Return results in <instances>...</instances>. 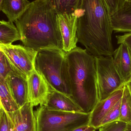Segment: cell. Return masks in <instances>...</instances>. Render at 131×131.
<instances>
[{
	"label": "cell",
	"instance_id": "6da1fadb",
	"mask_svg": "<svg viewBox=\"0 0 131 131\" xmlns=\"http://www.w3.org/2000/svg\"><path fill=\"white\" fill-rule=\"evenodd\" d=\"M78 18V42L94 56H112L113 31L105 0H80L74 12Z\"/></svg>",
	"mask_w": 131,
	"mask_h": 131
},
{
	"label": "cell",
	"instance_id": "7a4b0ae2",
	"mask_svg": "<svg viewBox=\"0 0 131 131\" xmlns=\"http://www.w3.org/2000/svg\"><path fill=\"white\" fill-rule=\"evenodd\" d=\"M57 14L48 0L30 2L15 22L24 46L38 51L47 49L63 50Z\"/></svg>",
	"mask_w": 131,
	"mask_h": 131
},
{
	"label": "cell",
	"instance_id": "3957f363",
	"mask_svg": "<svg viewBox=\"0 0 131 131\" xmlns=\"http://www.w3.org/2000/svg\"><path fill=\"white\" fill-rule=\"evenodd\" d=\"M71 98L85 113H91L99 102L94 56L76 47L66 53Z\"/></svg>",
	"mask_w": 131,
	"mask_h": 131
},
{
	"label": "cell",
	"instance_id": "277c9868",
	"mask_svg": "<svg viewBox=\"0 0 131 131\" xmlns=\"http://www.w3.org/2000/svg\"><path fill=\"white\" fill-rule=\"evenodd\" d=\"M66 53L58 49L40 50L36 56L35 68L52 89L71 97Z\"/></svg>",
	"mask_w": 131,
	"mask_h": 131
},
{
	"label": "cell",
	"instance_id": "5b68a950",
	"mask_svg": "<svg viewBox=\"0 0 131 131\" xmlns=\"http://www.w3.org/2000/svg\"><path fill=\"white\" fill-rule=\"evenodd\" d=\"M35 131H71L88 125L91 113L69 112L48 109L40 105L34 111Z\"/></svg>",
	"mask_w": 131,
	"mask_h": 131
},
{
	"label": "cell",
	"instance_id": "8992f818",
	"mask_svg": "<svg viewBox=\"0 0 131 131\" xmlns=\"http://www.w3.org/2000/svg\"><path fill=\"white\" fill-rule=\"evenodd\" d=\"M99 101L124 87L125 83L118 72L112 56L95 57Z\"/></svg>",
	"mask_w": 131,
	"mask_h": 131
},
{
	"label": "cell",
	"instance_id": "52a82bcc",
	"mask_svg": "<svg viewBox=\"0 0 131 131\" xmlns=\"http://www.w3.org/2000/svg\"><path fill=\"white\" fill-rule=\"evenodd\" d=\"M0 50L7 58L12 70L27 79L35 69L38 51L20 45L0 44Z\"/></svg>",
	"mask_w": 131,
	"mask_h": 131
},
{
	"label": "cell",
	"instance_id": "ba28073f",
	"mask_svg": "<svg viewBox=\"0 0 131 131\" xmlns=\"http://www.w3.org/2000/svg\"><path fill=\"white\" fill-rule=\"evenodd\" d=\"M57 20L62 38L63 50L68 53L77 47V16L74 12L57 13Z\"/></svg>",
	"mask_w": 131,
	"mask_h": 131
},
{
	"label": "cell",
	"instance_id": "9c48e42d",
	"mask_svg": "<svg viewBox=\"0 0 131 131\" xmlns=\"http://www.w3.org/2000/svg\"><path fill=\"white\" fill-rule=\"evenodd\" d=\"M27 80L30 102L34 107L45 105L52 89L45 79L35 69Z\"/></svg>",
	"mask_w": 131,
	"mask_h": 131
},
{
	"label": "cell",
	"instance_id": "30bf717a",
	"mask_svg": "<svg viewBox=\"0 0 131 131\" xmlns=\"http://www.w3.org/2000/svg\"><path fill=\"white\" fill-rule=\"evenodd\" d=\"M33 108L32 104L28 102L18 110L8 112L13 122V131L36 130V122Z\"/></svg>",
	"mask_w": 131,
	"mask_h": 131
},
{
	"label": "cell",
	"instance_id": "8fae6325",
	"mask_svg": "<svg viewBox=\"0 0 131 131\" xmlns=\"http://www.w3.org/2000/svg\"><path fill=\"white\" fill-rule=\"evenodd\" d=\"M5 80L12 97L20 107L30 102L27 79L12 71Z\"/></svg>",
	"mask_w": 131,
	"mask_h": 131
},
{
	"label": "cell",
	"instance_id": "7c38bea8",
	"mask_svg": "<svg viewBox=\"0 0 131 131\" xmlns=\"http://www.w3.org/2000/svg\"><path fill=\"white\" fill-rule=\"evenodd\" d=\"M123 88L117 90L106 99L99 102L91 113L89 124L99 129L107 113L122 97Z\"/></svg>",
	"mask_w": 131,
	"mask_h": 131
},
{
	"label": "cell",
	"instance_id": "4fadbf2b",
	"mask_svg": "<svg viewBox=\"0 0 131 131\" xmlns=\"http://www.w3.org/2000/svg\"><path fill=\"white\" fill-rule=\"evenodd\" d=\"M112 57L115 66L125 83L131 79V53L127 45L124 43L114 50Z\"/></svg>",
	"mask_w": 131,
	"mask_h": 131
},
{
	"label": "cell",
	"instance_id": "5bb4252c",
	"mask_svg": "<svg viewBox=\"0 0 131 131\" xmlns=\"http://www.w3.org/2000/svg\"><path fill=\"white\" fill-rule=\"evenodd\" d=\"M44 105L48 109L54 111L83 112L82 108L70 97L53 89Z\"/></svg>",
	"mask_w": 131,
	"mask_h": 131
},
{
	"label": "cell",
	"instance_id": "9a60e30c",
	"mask_svg": "<svg viewBox=\"0 0 131 131\" xmlns=\"http://www.w3.org/2000/svg\"><path fill=\"white\" fill-rule=\"evenodd\" d=\"M113 31L131 33V1H125L123 7L111 16Z\"/></svg>",
	"mask_w": 131,
	"mask_h": 131
},
{
	"label": "cell",
	"instance_id": "2e32d148",
	"mask_svg": "<svg viewBox=\"0 0 131 131\" xmlns=\"http://www.w3.org/2000/svg\"><path fill=\"white\" fill-rule=\"evenodd\" d=\"M30 3L28 0H3L1 11L8 21L13 23L25 11Z\"/></svg>",
	"mask_w": 131,
	"mask_h": 131
},
{
	"label": "cell",
	"instance_id": "e0dca14e",
	"mask_svg": "<svg viewBox=\"0 0 131 131\" xmlns=\"http://www.w3.org/2000/svg\"><path fill=\"white\" fill-rule=\"evenodd\" d=\"M0 24V44H12L17 41L20 40V33L13 22L2 20Z\"/></svg>",
	"mask_w": 131,
	"mask_h": 131
},
{
	"label": "cell",
	"instance_id": "ac0fdd59",
	"mask_svg": "<svg viewBox=\"0 0 131 131\" xmlns=\"http://www.w3.org/2000/svg\"><path fill=\"white\" fill-rule=\"evenodd\" d=\"M0 99L6 111L12 112L20 108L12 97L5 79L0 76Z\"/></svg>",
	"mask_w": 131,
	"mask_h": 131
},
{
	"label": "cell",
	"instance_id": "d6986e66",
	"mask_svg": "<svg viewBox=\"0 0 131 131\" xmlns=\"http://www.w3.org/2000/svg\"><path fill=\"white\" fill-rule=\"evenodd\" d=\"M118 121L131 125V96L128 87L125 84L123 88L121 113Z\"/></svg>",
	"mask_w": 131,
	"mask_h": 131
},
{
	"label": "cell",
	"instance_id": "ffe728a7",
	"mask_svg": "<svg viewBox=\"0 0 131 131\" xmlns=\"http://www.w3.org/2000/svg\"><path fill=\"white\" fill-rule=\"evenodd\" d=\"M57 13H72L76 10L80 0H48Z\"/></svg>",
	"mask_w": 131,
	"mask_h": 131
},
{
	"label": "cell",
	"instance_id": "44dd1931",
	"mask_svg": "<svg viewBox=\"0 0 131 131\" xmlns=\"http://www.w3.org/2000/svg\"><path fill=\"white\" fill-rule=\"evenodd\" d=\"M121 100L122 98L110 110L102 121L101 126L113 122L118 121L121 113Z\"/></svg>",
	"mask_w": 131,
	"mask_h": 131
},
{
	"label": "cell",
	"instance_id": "7402d4cb",
	"mask_svg": "<svg viewBox=\"0 0 131 131\" xmlns=\"http://www.w3.org/2000/svg\"><path fill=\"white\" fill-rule=\"evenodd\" d=\"M13 122L8 112L0 108V131H13Z\"/></svg>",
	"mask_w": 131,
	"mask_h": 131
},
{
	"label": "cell",
	"instance_id": "603a6c76",
	"mask_svg": "<svg viewBox=\"0 0 131 131\" xmlns=\"http://www.w3.org/2000/svg\"><path fill=\"white\" fill-rule=\"evenodd\" d=\"M128 124L120 121H116L101 126L99 131H125Z\"/></svg>",
	"mask_w": 131,
	"mask_h": 131
},
{
	"label": "cell",
	"instance_id": "cb8c5ba5",
	"mask_svg": "<svg viewBox=\"0 0 131 131\" xmlns=\"http://www.w3.org/2000/svg\"><path fill=\"white\" fill-rule=\"evenodd\" d=\"M12 71L7 58L2 52L0 55V76L5 79L7 75Z\"/></svg>",
	"mask_w": 131,
	"mask_h": 131
},
{
	"label": "cell",
	"instance_id": "d4e9b609",
	"mask_svg": "<svg viewBox=\"0 0 131 131\" xmlns=\"http://www.w3.org/2000/svg\"><path fill=\"white\" fill-rule=\"evenodd\" d=\"M126 0H105L110 15L121 9Z\"/></svg>",
	"mask_w": 131,
	"mask_h": 131
},
{
	"label": "cell",
	"instance_id": "484cf974",
	"mask_svg": "<svg viewBox=\"0 0 131 131\" xmlns=\"http://www.w3.org/2000/svg\"><path fill=\"white\" fill-rule=\"evenodd\" d=\"M118 44L124 43L127 45L131 53V33H125L123 35L116 37Z\"/></svg>",
	"mask_w": 131,
	"mask_h": 131
},
{
	"label": "cell",
	"instance_id": "4316f807",
	"mask_svg": "<svg viewBox=\"0 0 131 131\" xmlns=\"http://www.w3.org/2000/svg\"><path fill=\"white\" fill-rule=\"evenodd\" d=\"M97 129L94 127L88 124L80 126L71 131H95Z\"/></svg>",
	"mask_w": 131,
	"mask_h": 131
},
{
	"label": "cell",
	"instance_id": "83f0119b",
	"mask_svg": "<svg viewBox=\"0 0 131 131\" xmlns=\"http://www.w3.org/2000/svg\"><path fill=\"white\" fill-rule=\"evenodd\" d=\"M125 84L127 85V86L128 87V89H129V91H130V94L131 96V79L127 82L125 83Z\"/></svg>",
	"mask_w": 131,
	"mask_h": 131
},
{
	"label": "cell",
	"instance_id": "f1b7e54d",
	"mask_svg": "<svg viewBox=\"0 0 131 131\" xmlns=\"http://www.w3.org/2000/svg\"><path fill=\"white\" fill-rule=\"evenodd\" d=\"M125 131H131V125H128L127 128Z\"/></svg>",
	"mask_w": 131,
	"mask_h": 131
},
{
	"label": "cell",
	"instance_id": "f546056e",
	"mask_svg": "<svg viewBox=\"0 0 131 131\" xmlns=\"http://www.w3.org/2000/svg\"><path fill=\"white\" fill-rule=\"evenodd\" d=\"M4 108L3 104H2V102L1 101V99H0V108Z\"/></svg>",
	"mask_w": 131,
	"mask_h": 131
},
{
	"label": "cell",
	"instance_id": "4dcf8cb0",
	"mask_svg": "<svg viewBox=\"0 0 131 131\" xmlns=\"http://www.w3.org/2000/svg\"><path fill=\"white\" fill-rule=\"evenodd\" d=\"M2 2H3V0H0V11H1Z\"/></svg>",
	"mask_w": 131,
	"mask_h": 131
},
{
	"label": "cell",
	"instance_id": "1f68e13d",
	"mask_svg": "<svg viewBox=\"0 0 131 131\" xmlns=\"http://www.w3.org/2000/svg\"><path fill=\"white\" fill-rule=\"evenodd\" d=\"M2 53V52L1 51V50H0V55H1V54Z\"/></svg>",
	"mask_w": 131,
	"mask_h": 131
},
{
	"label": "cell",
	"instance_id": "d6a6232c",
	"mask_svg": "<svg viewBox=\"0 0 131 131\" xmlns=\"http://www.w3.org/2000/svg\"><path fill=\"white\" fill-rule=\"evenodd\" d=\"M2 22V20H0V24H1Z\"/></svg>",
	"mask_w": 131,
	"mask_h": 131
},
{
	"label": "cell",
	"instance_id": "836d02e7",
	"mask_svg": "<svg viewBox=\"0 0 131 131\" xmlns=\"http://www.w3.org/2000/svg\"><path fill=\"white\" fill-rule=\"evenodd\" d=\"M127 1H131V0H127Z\"/></svg>",
	"mask_w": 131,
	"mask_h": 131
}]
</instances>
